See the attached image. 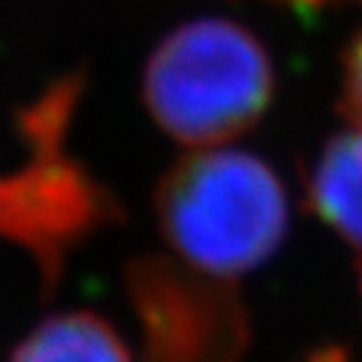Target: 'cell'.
Returning <instances> with one entry per match:
<instances>
[{"mask_svg":"<svg viewBox=\"0 0 362 362\" xmlns=\"http://www.w3.org/2000/svg\"><path fill=\"white\" fill-rule=\"evenodd\" d=\"M156 220L191 269L233 279L272 258L287 233L285 185L242 151L182 156L156 185Z\"/></svg>","mask_w":362,"mask_h":362,"instance_id":"6da1fadb","label":"cell"},{"mask_svg":"<svg viewBox=\"0 0 362 362\" xmlns=\"http://www.w3.org/2000/svg\"><path fill=\"white\" fill-rule=\"evenodd\" d=\"M78 91V78H65L27 105L19 116L27 161L0 177V236L35 260L46 293L67 255L121 218L116 196L65 151Z\"/></svg>","mask_w":362,"mask_h":362,"instance_id":"7a4b0ae2","label":"cell"},{"mask_svg":"<svg viewBox=\"0 0 362 362\" xmlns=\"http://www.w3.org/2000/svg\"><path fill=\"white\" fill-rule=\"evenodd\" d=\"M145 105L177 143L212 148L260 121L274 70L260 40L226 19H196L161 40L145 67Z\"/></svg>","mask_w":362,"mask_h":362,"instance_id":"3957f363","label":"cell"},{"mask_svg":"<svg viewBox=\"0 0 362 362\" xmlns=\"http://www.w3.org/2000/svg\"><path fill=\"white\" fill-rule=\"evenodd\" d=\"M127 290L143 325V362H239L250 322L226 279L164 255L137 258Z\"/></svg>","mask_w":362,"mask_h":362,"instance_id":"277c9868","label":"cell"},{"mask_svg":"<svg viewBox=\"0 0 362 362\" xmlns=\"http://www.w3.org/2000/svg\"><path fill=\"white\" fill-rule=\"evenodd\" d=\"M309 207L349 245L362 247V129L336 134L311 164Z\"/></svg>","mask_w":362,"mask_h":362,"instance_id":"5b68a950","label":"cell"},{"mask_svg":"<svg viewBox=\"0 0 362 362\" xmlns=\"http://www.w3.org/2000/svg\"><path fill=\"white\" fill-rule=\"evenodd\" d=\"M8 362H132V354L100 314L65 311L35 325Z\"/></svg>","mask_w":362,"mask_h":362,"instance_id":"8992f818","label":"cell"},{"mask_svg":"<svg viewBox=\"0 0 362 362\" xmlns=\"http://www.w3.org/2000/svg\"><path fill=\"white\" fill-rule=\"evenodd\" d=\"M341 110L362 129V33L354 38L349 54H346V62H344Z\"/></svg>","mask_w":362,"mask_h":362,"instance_id":"52a82bcc","label":"cell"},{"mask_svg":"<svg viewBox=\"0 0 362 362\" xmlns=\"http://www.w3.org/2000/svg\"><path fill=\"white\" fill-rule=\"evenodd\" d=\"M360 293H362V274H360Z\"/></svg>","mask_w":362,"mask_h":362,"instance_id":"ba28073f","label":"cell"}]
</instances>
